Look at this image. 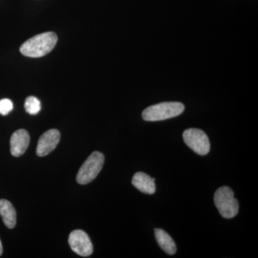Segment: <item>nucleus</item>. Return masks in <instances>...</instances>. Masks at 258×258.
<instances>
[{"instance_id": "obj_1", "label": "nucleus", "mask_w": 258, "mask_h": 258, "mask_svg": "<svg viewBox=\"0 0 258 258\" xmlns=\"http://www.w3.org/2000/svg\"><path fill=\"white\" fill-rule=\"evenodd\" d=\"M57 42L55 32H47L35 35L24 42L20 52L29 57H41L53 50Z\"/></svg>"}, {"instance_id": "obj_2", "label": "nucleus", "mask_w": 258, "mask_h": 258, "mask_svg": "<svg viewBox=\"0 0 258 258\" xmlns=\"http://www.w3.org/2000/svg\"><path fill=\"white\" fill-rule=\"evenodd\" d=\"M184 111V104L180 102H164L148 107L142 113V118L147 121H159L174 118Z\"/></svg>"}, {"instance_id": "obj_3", "label": "nucleus", "mask_w": 258, "mask_h": 258, "mask_svg": "<svg viewBox=\"0 0 258 258\" xmlns=\"http://www.w3.org/2000/svg\"><path fill=\"white\" fill-rule=\"evenodd\" d=\"M215 206L224 218L235 217L239 211V204L235 198L234 191L229 186L219 188L214 196Z\"/></svg>"}, {"instance_id": "obj_4", "label": "nucleus", "mask_w": 258, "mask_h": 258, "mask_svg": "<svg viewBox=\"0 0 258 258\" xmlns=\"http://www.w3.org/2000/svg\"><path fill=\"white\" fill-rule=\"evenodd\" d=\"M104 155L101 152H94L88 157L80 168L76 181L80 184H87L91 182L101 172L104 164Z\"/></svg>"}, {"instance_id": "obj_5", "label": "nucleus", "mask_w": 258, "mask_h": 258, "mask_svg": "<svg viewBox=\"0 0 258 258\" xmlns=\"http://www.w3.org/2000/svg\"><path fill=\"white\" fill-rule=\"evenodd\" d=\"M185 144L199 155H207L210 151L208 135L198 128H189L183 133Z\"/></svg>"}, {"instance_id": "obj_6", "label": "nucleus", "mask_w": 258, "mask_h": 258, "mask_svg": "<svg viewBox=\"0 0 258 258\" xmlns=\"http://www.w3.org/2000/svg\"><path fill=\"white\" fill-rule=\"evenodd\" d=\"M69 243L74 252L82 257H88L93 253V244L84 231L74 230L69 235Z\"/></svg>"}, {"instance_id": "obj_7", "label": "nucleus", "mask_w": 258, "mask_h": 258, "mask_svg": "<svg viewBox=\"0 0 258 258\" xmlns=\"http://www.w3.org/2000/svg\"><path fill=\"white\" fill-rule=\"evenodd\" d=\"M60 133L57 129H50L45 132L39 139L37 147L38 157H45L52 152L60 142Z\"/></svg>"}, {"instance_id": "obj_8", "label": "nucleus", "mask_w": 258, "mask_h": 258, "mask_svg": "<svg viewBox=\"0 0 258 258\" xmlns=\"http://www.w3.org/2000/svg\"><path fill=\"white\" fill-rule=\"evenodd\" d=\"M30 135L25 129H19L10 139V152L13 157H19L26 152L30 144Z\"/></svg>"}, {"instance_id": "obj_9", "label": "nucleus", "mask_w": 258, "mask_h": 258, "mask_svg": "<svg viewBox=\"0 0 258 258\" xmlns=\"http://www.w3.org/2000/svg\"><path fill=\"white\" fill-rule=\"evenodd\" d=\"M132 184L142 192L153 195L156 191L155 179L144 172H137L132 179Z\"/></svg>"}, {"instance_id": "obj_10", "label": "nucleus", "mask_w": 258, "mask_h": 258, "mask_svg": "<svg viewBox=\"0 0 258 258\" xmlns=\"http://www.w3.org/2000/svg\"><path fill=\"white\" fill-rule=\"evenodd\" d=\"M0 215L7 227L14 228L17 222L16 211L8 200H0Z\"/></svg>"}, {"instance_id": "obj_11", "label": "nucleus", "mask_w": 258, "mask_h": 258, "mask_svg": "<svg viewBox=\"0 0 258 258\" xmlns=\"http://www.w3.org/2000/svg\"><path fill=\"white\" fill-rule=\"evenodd\" d=\"M154 232H155L156 240L161 248L166 254H170V255L175 254L176 245L171 236L161 229H155Z\"/></svg>"}, {"instance_id": "obj_12", "label": "nucleus", "mask_w": 258, "mask_h": 258, "mask_svg": "<svg viewBox=\"0 0 258 258\" xmlns=\"http://www.w3.org/2000/svg\"><path fill=\"white\" fill-rule=\"evenodd\" d=\"M25 108L30 115H36L41 110V103L36 97L30 96L25 100Z\"/></svg>"}, {"instance_id": "obj_13", "label": "nucleus", "mask_w": 258, "mask_h": 258, "mask_svg": "<svg viewBox=\"0 0 258 258\" xmlns=\"http://www.w3.org/2000/svg\"><path fill=\"white\" fill-rule=\"evenodd\" d=\"M13 108L14 106L11 100L8 98L0 100V114L3 115L9 114L10 112L13 111Z\"/></svg>"}, {"instance_id": "obj_14", "label": "nucleus", "mask_w": 258, "mask_h": 258, "mask_svg": "<svg viewBox=\"0 0 258 258\" xmlns=\"http://www.w3.org/2000/svg\"><path fill=\"white\" fill-rule=\"evenodd\" d=\"M3 252V244H2L1 240H0V256L2 255Z\"/></svg>"}]
</instances>
